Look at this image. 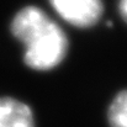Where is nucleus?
<instances>
[{
  "label": "nucleus",
  "mask_w": 127,
  "mask_h": 127,
  "mask_svg": "<svg viewBox=\"0 0 127 127\" xmlns=\"http://www.w3.org/2000/svg\"><path fill=\"white\" fill-rule=\"evenodd\" d=\"M14 36L25 44V63L36 70H49L65 57L68 40L62 29L38 7L27 6L12 20Z\"/></svg>",
  "instance_id": "nucleus-1"
},
{
  "label": "nucleus",
  "mask_w": 127,
  "mask_h": 127,
  "mask_svg": "<svg viewBox=\"0 0 127 127\" xmlns=\"http://www.w3.org/2000/svg\"><path fill=\"white\" fill-rule=\"evenodd\" d=\"M54 10L77 27H90L102 15L101 0H49Z\"/></svg>",
  "instance_id": "nucleus-2"
},
{
  "label": "nucleus",
  "mask_w": 127,
  "mask_h": 127,
  "mask_svg": "<svg viewBox=\"0 0 127 127\" xmlns=\"http://www.w3.org/2000/svg\"><path fill=\"white\" fill-rule=\"evenodd\" d=\"M0 127H35L31 109L16 99L1 97Z\"/></svg>",
  "instance_id": "nucleus-3"
},
{
  "label": "nucleus",
  "mask_w": 127,
  "mask_h": 127,
  "mask_svg": "<svg viewBox=\"0 0 127 127\" xmlns=\"http://www.w3.org/2000/svg\"><path fill=\"white\" fill-rule=\"evenodd\" d=\"M109 122L111 127H127V90L114 99L109 110Z\"/></svg>",
  "instance_id": "nucleus-4"
},
{
  "label": "nucleus",
  "mask_w": 127,
  "mask_h": 127,
  "mask_svg": "<svg viewBox=\"0 0 127 127\" xmlns=\"http://www.w3.org/2000/svg\"><path fill=\"white\" fill-rule=\"evenodd\" d=\"M120 14H121L122 19L127 22V0L120 1Z\"/></svg>",
  "instance_id": "nucleus-5"
}]
</instances>
